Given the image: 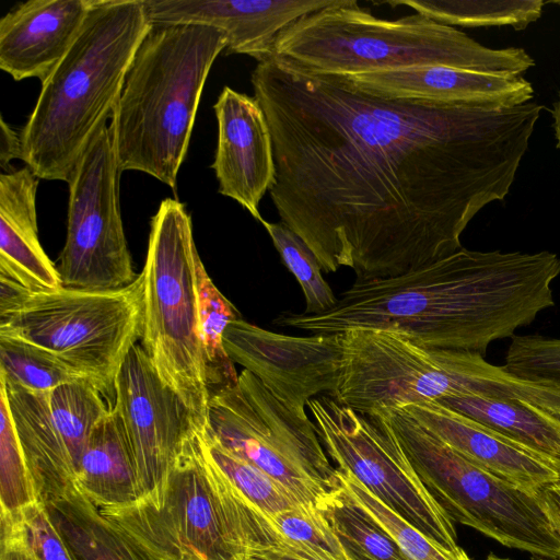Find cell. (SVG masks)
Masks as SVG:
<instances>
[{"mask_svg": "<svg viewBox=\"0 0 560 560\" xmlns=\"http://www.w3.org/2000/svg\"><path fill=\"white\" fill-rule=\"evenodd\" d=\"M560 257L551 252H457L400 276L355 280L334 307L284 311L272 320L312 334L350 329L399 332L427 347L485 357L491 342L514 336L553 306Z\"/></svg>", "mask_w": 560, "mask_h": 560, "instance_id": "7a4b0ae2", "label": "cell"}, {"mask_svg": "<svg viewBox=\"0 0 560 560\" xmlns=\"http://www.w3.org/2000/svg\"><path fill=\"white\" fill-rule=\"evenodd\" d=\"M234 363L253 373L300 417L314 396L335 394L342 365L341 332L289 336L242 318L229 324L223 336Z\"/></svg>", "mask_w": 560, "mask_h": 560, "instance_id": "9a60e30c", "label": "cell"}, {"mask_svg": "<svg viewBox=\"0 0 560 560\" xmlns=\"http://www.w3.org/2000/svg\"><path fill=\"white\" fill-rule=\"evenodd\" d=\"M0 374L36 392H50L62 384L92 381L52 352L3 334H0Z\"/></svg>", "mask_w": 560, "mask_h": 560, "instance_id": "f1b7e54d", "label": "cell"}, {"mask_svg": "<svg viewBox=\"0 0 560 560\" xmlns=\"http://www.w3.org/2000/svg\"><path fill=\"white\" fill-rule=\"evenodd\" d=\"M196 284L201 343L205 352L210 395L237 382L234 362L229 357L223 336L229 324L240 319L234 305L218 290L200 257L196 261Z\"/></svg>", "mask_w": 560, "mask_h": 560, "instance_id": "d4e9b609", "label": "cell"}, {"mask_svg": "<svg viewBox=\"0 0 560 560\" xmlns=\"http://www.w3.org/2000/svg\"><path fill=\"white\" fill-rule=\"evenodd\" d=\"M120 174L114 130L105 121L68 182L67 235L57 267L63 288L110 291L137 279L119 208Z\"/></svg>", "mask_w": 560, "mask_h": 560, "instance_id": "7c38bea8", "label": "cell"}, {"mask_svg": "<svg viewBox=\"0 0 560 560\" xmlns=\"http://www.w3.org/2000/svg\"><path fill=\"white\" fill-rule=\"evenodd\" d=\"M280 536L325 560H349L317 508L298 505L271 517Z\"/></svg>", "mask_w": 560, "mask_h": 560, "instance_id": "d590c367", "label": "cell"}, {"mask_svg": "<svg viewBox=\"0 0 560 560\" xmlns=\"http://www.w3.org/2000/svg\"><path fill=\"white\" fill-rule=\"evenodd\" d=\"M75 486L97 508L125 506L140 499L133 456L114 408L95 427L86 443Z\"/></svg>", "mask_w": 560, "mask_h": 560, "instance_id": "cb8c5ba5", "label": "cell"}, {"mask_svg": "<svg viewBox=\"0 0 560 560\" xmlns=\"http://www.w3.org/2000/svg\"><path fill=\"white\" fill-rule=\"evenodd\" d=\"M252 559L255 560H325L311 550L289 541L281 536L270 547L257 551Z\"/></svg>", "mask_w": 560, "mask_h": 560, "instance_id": "8d00e7d4", "label": "cell"}, {"mask_svg": "<svg viewBox=\"0 0 560 560\" xmlns=\"http://www.w3.org/2000/svg\"><path fill=\"white\" fill-rule=\"evenodd\" d=\"M538 497L553 526L560 530V481L546 487Z\"/></svg>", "mask_w": 560, "mask_h": 560, "instance_id": "ab89813d", "label": "cell"}, {"mask_svg": "<svg viewBox=\"0 0 560 560\" xmlns=\"http://www.w3.org/2000/svg\"><path fill=\"white\" fill-rule=\"evenodd\" d=\"M192 223L185 206L163 199L151 220L143 277L141 346L161 380L205 430L210 393L199 331Z\"/></svg>", "mask_w": 560, "mask_h": 560, "instance_id": "52a82bcc", "label": "cell"}, {"mask_svg": "<svg viewBox=\"0 0 560 560\" xmlns=\"http://www.w3.org/2000/svg\"><path fill=\"white\" fill-rule=\"evenodd\" d=\"M226 45L211 26L152 25L110 118L121 172L139 171L176 189L206 80Z\"/></svg>", "mask_w": 560, "mask_h": 560, "instance_id": "5b68a950", "label": "cell"}, {"mask_svg": "<svg viewBox=\"0 0 560 560\" xmlns=\"http://www.w3.org/2000/svg\"><path fill=\"white\" fill-rule=\"evenodd\" d=\"M252 560H255V559H252Z\"/></svg>", "mask_w": 560, "mask_h": 560, "instance_id": "f6af8a7d", "label": "cell"}, {"mask_svg": "<svg viewBox=\"0 0 560 560\" xmlns=\"http://www.w3.org/2000/svg\"><path fill=\"white\" fill-rule=\"evenodd\" d=\"M268 232L282 262L296 278L305 299V314L334 307L337 296L322 276L320 265L307 244L283 222H260Z\"/></svg>", "mask_w": 560, "mask_h": 560, "instance_id": "4dcf8cb0", "label": "cell"}, {"mask_svg": "<svg viewBox=\"0 0 560 560\" xmlns=\"http://www.w3.org/2000/svg\"><path fill=\"white\" fill-rule=\"evenodd\" d=\"M0 500L1 511L14 512L37 501L15 432L5 394L0 389Z\"/></svg>", "mask_w": 560, "mask_h": 560, "instance_id": "d6a6232c", "label": "cell"}, {"mask_svg": "<svg viewBox=\"0 0 560 560\" xmlns=\"http://www.w3.org/2000/svg\"><path fill=\"white\" fill-rule=\"evenodd\" d=\"M385 3L392 7L407 5L417 13L448 26H512L515 30H524L537 21L544 7L541 0H395Z\"/></svg>", "mask_w": 560, "mask_h": 560, "instance_id": "484cf974", "label": "cell"}, {"mask_svg": "<svg viewBox=\"0 0 560 560\" xmlns=\"http://www.w3.org/2000/svg\"><path fill=\"white\" fill-rule=\"evenodd\" d=\"M400 408L472 464L532 494L538 495L546 487L560 481V475L546 464L436 400Z\"/></svg>", "mask_w": 560, "mask_h": 560, "instance_id": "ffe728a7", "label": "cell"}, {"mask_svg": "<svg viewBox=\"0 0 560 560\" xmlns=\"http://www.w3.org/2000/svg\"><path fill=\"white\" fill-rule=\"evenodd\" d=\"M338 472L351 501L392 537L408 560H471L467 553L456 555L438 546L375 498L349 471L338 469Z\"/></svg>", "mask_w": 560, "mask_h": 560, "instance_id": "f546056e", "label": "cell"}, {"mask_svg": "<svg viewBox=\"0 0 560 560\" xmlns=\"http://www.w3.org/2000/svg\"><path fill=\"white\" fill-rule=\"evenodd\" d=\"M357 89L388 98L501 109L532 102L534 88L522 75L450 67H420L340 75Z\"/></svg>", "mask_w": 560, "mask_h": 560, "instance_id": "ac0fdd59", "label": "cell"}, {"mask_svg": "<svg viewBox=\"0 0 560 560\" xmlns=\"http://www.w3.org/2000/svg\"><path fill=\"white\" fill-rule=\"evenodd\" d=\"M342 365L332 395L362 415L458 395L467 351L427 348L384 329L341 332Z\"/></svg>", "mask_w": 560, "mask_h": 560, "instance_id": "4fadbf2b", "label": "cell"}, {"mask_svg": "<svg viewBox=\"0 0 560 560\" xmlns=\"http://www.w3.org/2000/svg\"><path fill=\"white\" fill-rule=\"evenodd\" d=\"M486 560H510V559L498 557L494 553H489Z\"/></svg>", "mask_w": 560, "mask_h": 560, "instance_id": "7bdbcfd3", "label": "cell"}, {"mask_svg": "<svg viewBox=\"0 0 560 560\" xmlns=\"http://www.w3.org/2000/svg\"><path fill=\"white\" fill-rule=\"evenodd\" d=\"M213 459L230 481L267 516L301 505L276 479L255 465L235 456L203 431Z\"/></svg>", "mask_w": 560, "mask_h": 560, "instance_id": "1f68e13d", "label": "cell"}, {"mask_svg": "<svg viewBox=\"0 0 560 560\" xmlns=\"http://www.w3.org/2000/svg\"><path fill=\"white\" fill-rule=\"evenodd\" d=\"M218 122L214 170L219 192L259 222V202L276 183L272 136L254 96L224 86L213 106Z\"/></svg>", "mask_w": 560, "mask_h": 560, "instance_id": "2e32d148", "label": "cell"}, {"mask_svg": "<svg viewBox=\"0 0 560 560\" xmlns=\"http://www.w3.org/2000/svg\"><path fill=\"white\" fill-rule=\"evenodd\" d=\"M1 524L21 541L32 560H75L40 501L18 511H1Z\"/></svg>", "mask_w": 560, "mask_h": 560, "instance_id": "836d02e7", "label": "cell"}, {"mask_svg": "<svg viewBox=\"0 0 560 560\" xmlns=\"http://www.w3.org/2000/svg\"><path fill=\"white\" fill-rule=\"evenodd\" d=\"M553 130L557 140V148L560 149V93L552 107Z\"/></svg>", "mask_w": 560, "mask_h": 560, "instance_id": "60d3db41", "label": "cell"}, {"mask_svg": "<svg viewBox=\"0 0 560 560\" xmlns=\"http://www.w3.org/2000/svg\"><path fill=\"white\" fill-rule=\"evenodd\" d=\"M97 509L161 560H252L280 537L271 517L224 475L198 429L156 493Z\"/></svg>", "mask_w": 560, "mask_h": 560, "instance_id": "8992f818", "label": "cell"}, {"mask_svg": "<svg viewBox=\"0 0 560 560\" xmlns=\"http://www.w3.org/2000/svg\"><path fill=\"white\" fill-rule=\"evenodd\" d=\"M504 368L521 380L560 390V339L513 336Z\"/></svg>", "mask_w": 560, "mask_h": 560, "instance_id": "e575fe53", "label": "cell"}, {"mask_svg": "<svg viewBox=\"0 0 560 560\" xmlns=\"http://www.w3.org/2000/svg\"><path fill=\"white\" fill-rule=\"evenodd\" d=\"M22 159L21 136L1 117L0 120V166L8 171L11 162Z\"/></svg>", "mask_w": 560, "mask_h": 560, "instance_id": "74e56055", "label": "cell"}, {"mask_svg": "<svg viewBox=\"0 0 560 560\" xmlns=\"http://www.w3.org/2000/svg\"><path fill=\"white\" fill-rule=\"evenodd\" d=\"M93 0H28L0 20V69L15 81L50 75L77 39Z\"/></svg>", "mask_w": 560, "mask_h": 560, "instance_id": "d6986e66", "label": "cell"}, {"mask_svg": "<svg viewBox=\"0 0 560 560\" xmlns=\"http://www.w3.org/2000/svg\"><path fill=\"white\" fill-rule=\"evenodd\" d=\"M436 401L483 424L560 475V416L520 400L454 395Z\"/></svg>", "mask_w": 560, "mask_h": 560, "instance_id": "7402d4cb", "label": "cell"}, {"mask_svg": "<svg viewBox=\"0 0 560 560\" xmlns=\"http://www.w3.org/2000/svg\"><path fill=\"white\" fill-rule=\"evenodd\" d=\"M337 0H142L152 25L197 24L220 30L230 54L258 62L275 56L279 35Z\"/></svg>", "mask_w": 560, "mask_h": 560, "instance_id": "e0dca14e", "label": "cell"}, {"mask_svg": "<svg viewBox=\"0 0 560 560\" xmlns=\"http://www.w3.org/2000/svg\"><path fill=\"white\" fill-rule=\"evenodd\" d=\"M143 277L110 291L60 288L0 314V334L35 343L89 376L105 396L143 332Z\"/></svg>", "mask_w": 560, "mask_h": 560, "instance_id": "30bf717a", "label": "cell"}, {"mask_svg": "<svg viewBox=\"0 0 560 560\" xmlns=\"http://www.w3.org/2000/svg\"><path fill=\"white\" fill-rule=\"evenodd\" d=\"M45 506L75 560H161L77 486Z\"/></svg>", "mask_w": 560, "mask_h": 560, "instance_id": "603a6c76", "label": "cell"}, {"mask_svg": "<svg viewBox=\"0 0 560 560\" xmlns=\"http://www.w3.org/2000/svg\"><path fill=\"white\" fill-rule=\"evenodd\" d=\"M275 56L330 75L435 66L521 75L535 65L523 48L486 47L419 13L376 18L357 0H337L291 24L279 35Z\"/></svg>", "mask_w": 560, "mask_h": 560, "instance_id": "277c9868", "label": "cell"}, {"mask_svg": "<svg viewBox=\"0 0 560 560\" xmlns=\"http://www.w3.org/2000/svg\"><path fill=\"white\" fill-rule=\"evenodd\" d=\"M203 431L280 482L301 505L318 508L341 488L315 423L245 369L235 384L210 395Z\"/></svg>", "mask_w": 560, "mask_h": 560, "instance_id": "9c48e42d", "label": "cell"}, {"mask_svg": "<svg viewBox=\"0 0 560 560\" xmlns=\"http://www.w3.org/2000/svg\"><path fill=\"white\" fill-rule=\"evenodd\" d=\"M0 560H32L18 537L1 524Z\"/></svg>", "mask_w": 560, "mask_h": 560, "instance_id": "f35d334b", "label": "cell"}, {"mask_svg": "<svg viewBox=\"0 0 560 560\" xmlns=\"http://www.w3.org/2000/svg\"><path fill=\"white\" fill-rule=\"evenodd\" d=\"M151 28L142 0H93L20 132L21 160L39 179L69 182L97 129L112 118Z\"/></svg>", "mask_w": 560, "mask_h": 560, "instance_id": "3957f363", "label": "cell"}, {"mask_svg": "<svg viewBox=\"0 0 560 560\" xmlns=\"http://www.w3.org/2000/svg\"><path fill=\"white\" fill-rule=\"evenodd\" d=\"M560 535V530H557ZM532 560H560V556L559 557H544V556H532Z\"/></svg>", "mask_w": 560, "mask_h": 560, "instance_id": "b9f144b4", "label": "cell"}, {"mask_svg": "<svg viewBox=\"0 0 560 560\" xmlns=\"http://www.w3.org/2000/svg\"><path fill=\"white\" fill-rule=\"evenodd\" d=\"M273 142L271 200L324 272L404 275L463 246L509 194L542 106L388 98L276 56L252 72Z\"/></svg>", "mask_w": 560, "mask_h": 560, "instance_id": "6da1fadb", "label": "cell"}, {"mask_svg": "<svg viewBox=\"0 0 560 560\" xmlns=\"http://www.w3.org/2000/svg\"><path fill=\"white\" fill-rule=\"evenodd\" d=\"M113 408L121 419L133 456L140 499L151 497L198 428L139 345L129 350L117 373Z\"/></svg>", "mask_w": 560, "mask_h": 560, "instance_id": "5bb4252c", "label": "cell"}, {"mask_svg": "<svg viewBox=\"0 0 560 560\" xmlns=\"http://www.w3.org/2000/svg\"><path fill=\"white\" fill-rule=\"evenodd\" d=\"M376 413L385 416L422 483L454 522L532 556H560V535L538 495L472 464L402 408Z\"/></svg>", "mask_w": 560, "mask_h": 560, "instance_id": "ba28073f", "label": "cell"}, {"mask_svg": "<svg viewBox=\"0 0 560 560\" xmlns=\"http://www.w3.org/2000/svg\"><path fill=\"white\" fill-rule=\"evenodd\" d=\"M317 509L349 560H408L392 537L351 501L342 486Z\"/></svg>", "mask_w": 560, "mask_h": 560, "instance_id": "4316f807", "label": "cell"}, {"mask_svg": "<svg viewBox=\"0 0 560 560\" xmlns=\"http://www.w3.org/2000/svg\"><path fill=\"white\" fill-rule=\"evenodd\" d=\"M104 396L90 380L62 384L48 393L51 419L77 470L93 430L112 410Z\"/></svg>", "mask_w": 560, "mask_h": 560, "instance_id": "83f0119b", "label": "cell"}, {"mask_svg": "<svg viewBox=\"0 0 560 560\" xmlns=\"http://www.w3.org/2000/svg\"><path fill=\"white\" fill-rule=\"evenodd\" d=\"M15 432L37 500L54 501L75 486L77 465L51 419L48 393L36 392L0 374Z\"/></svg>", "mask_w": 560, "mask_h": 560, "instance_id": "44dd1931", "label": "cell"}, {"mask_svg": "<svg viewBox=\"0 0 560 560\" xmlns=\"http://www.w3.org/2000/svg\"><path fill=\"white\" fill-rule=\"evenodd\" d=\"M552 3L560 5V0H558V1H552Z\"/></svg>", "mask_w": 560, "mask_h": 560, "instance_id": "ee69618b", "label": "cell"}, {"mask_svg": "<svg viewBox=\"0 0 560 560\" xmlns=\"http://www.w3.org/2000/svg\"><path fill=\"white\" fill-rule=\"evenodd\" d=\"M306 406L338 469L349 471L441 548L466 553L457 544L454 521L422 483L384 415H362L324 395Z\"/></svg>", "mask_w": 560, "mask_h": 560, "instance_id": "8fae6325", "label": "cell"}]
</instances>
